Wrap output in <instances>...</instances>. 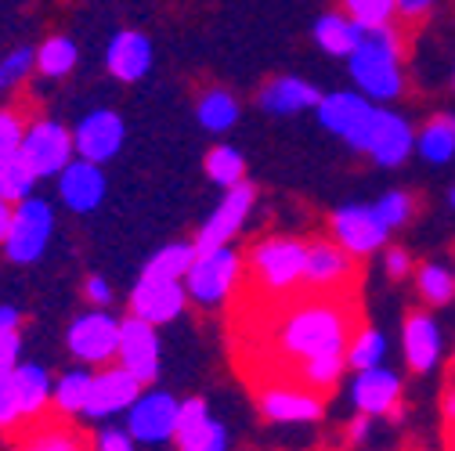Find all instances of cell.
<instances>
[{"instance_id": "cell-25", "label": "cell", "mask_w": 455, "mask_h": 451, "mask_svg": "<svg viewBox=\"0 0 455 451\" xmlns=\"http://www.w3.org/2000/svg\"><path fill=\"white\" fill-rule=\"evenodd\" d=\"M358 36H362V26L347 12H332V15H322L315 22V44L325 54H332V59H347L358 44Z\"/></svg>"}, {"instance_id": "cell-24", "label": "cell", "mask_w": 455, "mask_h": 451, "mask_svg": "<svg viewBox=\"0 0 455 451\" xmlns=\"http://www.w3.org/2000/svg\"><path fill=\"white\" fill-rule=\"evenodd\" d=\"M12 386H15V401H19V412L22 419H40L47 408H51V376L44 365H22L12 372Z\"/></svg>"}, {"instance_id": "cell-4", "label": "cell", "mask_w": 455, "mask_h": 451, "mask_svg": "<svg viewBox=\"0 0 455 451\" xmlns=\"http://www.w3.org/2000/svg\"><path fill=\"white\" fill-rule=\"evenodd\" d=\"M315 112H318V123L329 134L344 138L355 152H369L372 116H376L372 98H365L362 91H336V94H322Z\"/></svg>"}, {"instance_id": "cell-30", "label": "cell", "mask_w": 455, "mask_h": 451, "mask_svg": "<svg viewBox=\"0 0 455 451\" xmlns=\"http://www.w3.org/2000/svg\"><path fill=\"white\" fill-rule=\"evenodd\" d=\"M196 116L206 131L213 134H224V131H232L235 120H239V101L228 94V91H210L199 98V108H196Z\"/></svg>"}, {"instance_id": "cell-23", "label": "cell", "mask_w": 455, "mask_h": 451, "mask_svg": "<svg viewBox=\"0 0 455 451\" xmlns=\"http://www.w3.org/2000/svg\"><path fill=\"white\" fill-rule=\"evenodd\" d=\"M318 101H322V91L300 76H278L257 98V105L267 112V116H293V112L315 108Z\"/></svg>"}, {"instance_id": "cell-6", "label": "cell", "mask_w": 455, "mask_h": 451, "mask_svg": "<svg viewBox=\"0 0 455 451\" xmlns=\"http://www.w3.org/2000/svg\"><path fill=\"white\" fill-rule=\"evenodd\" d=\"M51 232H54V210L51 202L29 195L22 202H15V213H12V228H8V239H4V253L12 264H36L51 242Z\"/></svg>"}, {"instance_id": "cell-16", "label": "cell", "mask_w": 455, "mask_h": 451, "mask_svg": "<svg viewBox=\"0 0 455 451\" xmlns=\"http://www.w3.org/2000/svg\"><path fill=\"white\" fill-rule=\"evenodd\" d=\"M355 253H347L336 239L332 242H311L304 257V281L315 293H336L355 278Z\"/></svg>"}, {"instance_id": "cell-52", "label": "cell", "mask_w": 455, "mask_h": 451, "mask_svg": "<svg viewBox=\"0 0 455 451\" xmlns=\"http://www.w3.org/2000/svg\"><path fill=\"white\" fill-rule=\"evenodd\" d=\"M19 321H22V314H19L12 304L0 307V328H19Z\"/></svg>"}, {"instance_id": "cell-46", "label": "cell", "mask_w": 455, "mask_h": 451, "mask_svg": "<svg viewBox=\"0 0 455 451\" xmlns=\"http://www.w3.org/2000/svg\"><path fill=\"white\" fill-rule=\"evenodd\" d=\"M383 264H387V274L390 278H409V271H412V257H409V249H402V246H390L387 249V257H383Z\"/></svg>"}, {"instance_id": "cell-26", "label": "cell", "mask_w": 455, "mask_h": 451, "mask_svg": "<svg viewBox=\"0 0 455 451\" xmlns=\"http://www.w3.org/2000/svg\"><path fill=\"white\" fill-rule=\"evenodd\" d=\"M91 379H94V372H87V368H73V372H66L59 383H54L51 408L59 412V415H69V419L84 415L87 398H91Z\"/></svg>"}, {"instance_id": "cell-38", "label": "cell", "mask_w": 455, "mask_h": 451, "mask_svg": "<svg viewBox=\"0 0 455 451\" xmlns=\"http://www.w3.org/2000/svg\"><path fill=\"white\" fill-rule=\"evenodd\" d=\"M36 69V51L33 47H15L4 62H0V91H12L26 83V76Z\"/></svg>"}, {"instance_id": "cell-48", "label": "cell", "mask_w": 455, "mask_h": 451, "mask_svg": "<svg viewBox=\"0 0 455 451\" xmlns=\"http://www.w3.org/2000/svg\"><path fill=\"white\" fill-rule=\"evenodd\" d=\"M430 8H434V0H397V15H402V19H409V22L423 19Z\"/></svg>"}, {"instance_id": "cell-43", "label": "cell", "mask_w": 455, "mask_h": 451, "mask_svg": "<svg viewBox=\"0 0 455 451\" xmlns=\"http://www.w3.org/2000/svg\"><path fill=\"white\" fill-rule=\"evenodd\" d=\"M19 354H22L19 328H0V379H8L19 368Z\"/></svg>"}, {"instance_id": "cell-45", "label": "cell", "mask_w": 455, "mask_h": 451, "mask_svg": "<svg viewBox=\"0 0 455 451\" xmlns=\"http://www.w3.org/2000/svg\"><path fill=\"white\" fill-rule=\"evenodd\" d=\"M138 440L131 437V430H120V426H105V430H98V440H94V447H101V451H131Z\"/></svg>"}, {"instance_id": "cell-36", "label": "cell", "mask_w": 455, "mask_h": 451, "mask_svg": "<svg viewBox=\"0 0 455 451\" xmlns=\"http://www.w3.org/2000/svg\"><path fill=\"white\" fill-rule=\"evenodd\" d=\"M372 210L390 232H397V228H405V224L412 220L416 202H412L409 192H387V195H379V202H372Z\"/></svg>"}, {"instance_id": "cell-34", "label": "cell", "mask_w": 455, "mask_h": 451, "mask_svg": "<svg viewBox=\"0 0 455 451\" xmlns=\"http://www.w3.org/2000/svg\"><path fill=\"white\" fill-rule=\"evenodd\" d=\"M344 368H347L344 351H336V354H315V358L300 361V383H307L311 390H329V386L339 383Z\"/></svg>"}, {"instance_id": "cell-41", "label": "cell", "mask_w": 455, "mask_h": 451, "mask_svg": "<svg viewBox=\"0 0 455 451\" xmlns=\"http://www.w3.org/2000/svg\"><path fill=\"white\" fill-rule=\"evenodd\" d=\"M228 447V430H224V423H217V419H206L185 444H181V451H224Z\"/></svg>"}, {"instance_id": "cell-53", "label": "cell", "mask_w": 455, "mask_h": 451, "mask_svg": "<svg viewBox=\"0 0 455 451\" xmlns=\"http://www.w3.org/2000/svg\"><path fill=\"white\" fill-rule=\"evenodd\" d=\"M448 199H451V210H455V188H451V192H448Z\"/></svg>"}, {"instance_id": "cell-9", "label": "cell", "mask_w": 455, "mask_h": 451, "mask_svg": "<svg viewBox=\"0 0 455 451\" xmlns=\"http://www.w3.org/2000/svg\"><path fill=\"white\" fill-rule=\"evenodd\" d=\"M253 199H257V188L250 181H239L235 188H224V199L220 206L206 217V224L196 235V253H206V249H217V246H228L239 232L253 210Z\"/></svg>"}, {"instance_id": "cell-12", "label": "cell", "mask_w": 455, "mask_h": 451, "mask_svg": "<svg viewBox=\"0 0 455 451\" xmlns=\"http://www.w3.org/2000/svg\"><path fill=\"white\" fill-rule=\"evenodd\" d=\"M174 426H178V401L170 398L166 390H152L127 408V430L138 444H166L174 440Z\"/></svg>"}, {"instance_id": "cell-27", "label": "cell", "mask_w": 455, "mask_h": 451, "mask_svg": "<svg viewBox=\"0 0 455 451\" xmlns=\"http://www.w3.org/2000/svg\"><path fill=\"white\" fill-rule=\"evenodd\" d=\"M416 152L434 166H444L448 159H455V127H451V120L448 116H434L416 134Z\"/></svg>"}, {"instance_id": "cell-17", "label": "cell", "mask_w": 455, "mask_h": 451, "mask_svg": "<svg viewBox=\"0 0 455 451\" xmlns=\"http://www.w3.org/2000/svg\"><path fill=\"white\" fill-rule=\"evenodd\" d=\"M351 401L358 412L379 419V415H397V401H402V376L383 368V365H372V368H362L351 383Z\"/></svg>"}, {"instance_id": "cell-22", "label": "cell", "mask_w": 455, "mask_h": 451, "mask_svg": "<svg viewBox=\"0 0 455 451\" xmlns=\"http://www.w3.org/2000/svg\"><path fill=\"white\" fill-rule=\"evenodd\" d=\"M260 412L271 423H315L322 419V398L311 390H293V386H271L260 393Z\"/></svg>"}, {"instance_id": "cell-1", "label": "cell", "mask_w": 455, "mask_h": 451, "mask_svg": "<svg viewBox=\"0 0 455 451\" xmlns=\"http://www.w3.org/2000/svg\"><path fill=\"white\" fill-rule=\"evenodd\" d=\"M351 344V318L336 300H311L290 311L278 325L275 347L286 361H307L315 354H336Z\"/></svg>"}, {"instance_id": "cell-56", "label": "cell", "mask_w": 455, "mask_h": 451, "mask_svg": "<svg viewBox=\"0 0 455 451\" xmlns=\"http://www.w3.org/2000/svg\"><path fill=\"white\" fill-rule=\"evenodd\" d=\"M448 120H451V127H455V116H448Z\"/></svg>"}, {"instance_id": "cell-37", "label": "cell", "mask_w": 455, "mask_h": 451, "mask_svg": "<svg viewBox=\"0 0 455 451\" xmlns=\"http://www.w3.org/2000/svg\"><path fill=\"white\" fill-rule=\"evenodd\" d=\"M344 12L358 26H390L397 15V0H344Z\"/></svg>"}, {"instance_id": "cell-5", "label": "cell", "mask_w": 455, "mask_h": 451, "mask_svg": "<svg viewBox=\"0 0 455 451\" xmlns=\"http://www.w3.org/2000/svg\"><path fill=\"white\" fill-rule=\"evenodd\" d=\"M304 257L307 246L297 239H264L253 246V274H257V286L271 297L290 293L293 286L304 281Z\"/></svg>"}, {"instance_id": "cell-10", "label": "cell", "mask_w": 455, "mask_h": 451, "mask_svg": "<svg viewBox=\"0 0 455 451\" xmlns=\"http://www.w3.org/2000/svg\"><path fill=\"white\" fill-rule=\"evenodd\" d=\"M141 379L134 372H127L120 361L108 365L101 372H94L91 379V398H87V408L84 415L87 419H112V415H127V408L141 398Z\"/></svg>"}, {"instance_id": "cell-14", "label": "cell", "mask_w": 455, "mask_h": 451, "mask_svg": "<svg viewBox=\"0 0 455 451\" xmlns=\"http://www.w3.org/2000/svg\"><path fill=\"white\" fill-rule=\"evenodd\" d=\"M185 304H188L185 281H170V278L141 274L134 293H131V314H138L152 325H170L174 318H181Z\"/></svg>"}, {"instance_id": "cell-20", "label": "cell", "mask_w": 455, "mask_h": 451, "mask_svg": "<svg viewBox=\"0 0 455 451\" xmlns=\"http://www.w3.org/2000/svg\"><path fill=\"white\" fill-rule=\"evenodd\" d=\"M105 69L120 83H138L152 69V44L138 29H120L105 47Z\"/></svg>"}, {"instance_id": "cell-44", "label": "cell", "mask_w": 455, "mask_h": 451, "mask_svg": "<svg viewBox=\"0 0 455 451\" xmlns=\"http://www.w3.org/2000/svg\"><path fill=\"white\" fill-rule=\"evenodd\" d=\"M19 419H22V412H19V401H15L12 376H8V379H0V430H12Z\"/></svg>"}, {"instance_id": "cell-8", "label": "cell", "mask_w": 455, "mask_h": 451, "mask_svg": "<svg viewBox=\"0 0 455 451\" xmlns=\"http://www.w3.org/2000/svg\"><path fill=\"white\" fill-rule=\"evenodd\" d=\"M69 351L84 365H108L116 361L120 351V318H112L108 311H87L69 325L66 336Z\"/></svg>"}, {"instance_id": "cell-55", "label": "cell", "mask_w": 455, "mask_h": 451, "mask_svg": "<svg viewBox=\"0 0 455 451\" xmlns=\"http://www.w3.org/2000/svg\"><path fill=\"white\" fill-rule=\"evenodd\" d=\"M451 87H455V69H451Z\"/></svg>"}, {"instance_id": "cell-54", "label": "cell", "mask_w": 455, "mask_h": 451, "mask_svg": "<svg viewBox=\"0 0 455 451\" xmlns=\"http://www.w3.org/2000/svg\"><path fill=\"white\" fill-rule=\"evenodd\" d=\"M448 444H451V447H455V426H451V437H448Z\"/></svg>"}, {"instance_id": "cell-29", "label": "cell", "mask_w": 455, "mask_h": 451, "mask_svg": "<svg viewBox=\"0 0 455 451\" xmlns=\"http://www.w3.org/2000/svg\"><path fill=\"white\" fill-rule=\"evenodd\" d=\"M192 260H196V242H170V246H163V249L145 264L141 274H148V278H170V281H185Z\"/></svg>"}, {"instance_id": "cell-42", "label": "cell", "mask_w": 455, "mask_h": 451, "mask_svg": "<svg viewBox=\"0 0 455 451\" xmlns=\"http://www.w3.org/2000/svg\"><path fill=\"white\" fill-rule=\"evenodd\" d=\"M22 138H26V127L15 112H0V159L4 155H19L22 152Z\"/></svg>"}, {"instance_id": "cell-21", "label": "cell", "mask_w": 455, "mask_h": 451, "mask_svg": "<svg viewBox=\"0 0 455 451\" xmlns=\"http://www.w3.org/2000/svg\"><path fill=\"white\" fill-rule=\"evenodd\" d=\"M402 347H405V365L419 376H427L437 358H441V328L427 311H412L402 328Z\"/></svg>"}, {"instance_id": "cell-39", "label": "cell", "mask_w": 455, "mask_h": 451, "mask_svg": "<svg viewBox=\"0 0 455 451\" xmlns=\"http://www.w3.org/2000/svg\"><path fill=\"white\" fill-rule=\"evenodd\" d=\"M22 444L26 447H40V451H76V447H84V440L73 430H66V426H40Z\"/></svg>"}, {"instance_id": "cell-49", "label": "cell", "mask_w": 455, "mask_h": 451, "mask_svg": "<svg viewBox=\"0 0 455 451\" xmlns=\"http://www.w3.org/2000/svg\"><path fill=\"white\" fill-rule=\"evenodd\" d=\"M369 430H372V415H365V412H358V419L347 426V433H351V444H362L365 437H369Z\"/></svg>"}, {"instance_id": "cell-47", "label": "cell", "mask_w": 455, "mask_h": 451, "mask_svg": "<svg viewBox=\"0 0 455 451\" xmlns=\"http://www.w3.org/2000/svg\"><path fill=\"white\" fill-rule=\"evenodd\" d=\"M87 300L94 304V307H108L112 304V289H108V281L105 278H87Z\"/></svg>"}, {"instance_id": "cell-28", "label": "cell", "mask_w": 455, "mask_h": 451, "mask_svg": "<svg viewBox=\"0 0 455 451\" xmlns=\"http://www.w3.org/2000/svg\"><path fill=\"white\" fill-rule=\"evenodd\" d=\"M76 59H80V51L69 36H51L36 47V69L47 76V80H62L76 69Z\"/></svg>"}, {"instance_id": "cell-13", "label": "cell", "mask_w": 455, "mask_h": 451, "mask_svg": "<svg viewBox=\"0 0 455 451\" xmlns=\"http://www.w3.org/2000/svg\"><path fill=\"white\" fill-rule=\"evenodd\" d=\"M124 138H127V127H124V120H120L112 108H94V112H87V116L76 123V131H73L76 155H80V159H91V162L116 159L120 148H124Z\"/></svg>"}, {"instance_id": "cell-32", "label": "cell", "mask_w": 455, "mask_h": 451, "mask_svg": "<svg viewBox=\"0 0 455 451\" xmlns=\"http://www.w3.org/2000/svg\"><path fill=\"white\" fill-rule=\"evenodd\" d=\"M36 181L40 178L29 170V162L22 155H4V159H0V199L22 202V199L33 195Z\"/></svg>"}, {"instance_id": "cell-35", "label": "cell", "mask_w": 455, "mask_h": 451, "mask_svg": "<svg viewBox=\"0 0 455 451\" xmlns=\"http://www.w3.org/2000/svg\"><path fill=\"white\" fill-rule=\"evenodd\" d=\"M383 354H387V336L376 332V328H362L355 340L347 344V351H344L347 368H355V372L372 368V365H383Z\"/></svg>"}, {"instance_id": "cell-2", "label": "cell", "mask_w": 455, "mask_h": 451, "mask_svg": "<svg viewBox=\"0 0 455 451\" xmlns=\"http://www.w3.org/2000/svg\"><path fill=\"white\" fill-rule=\"evenodd\" d=\"M347 69L365 98L394 101L405 91L402 40H397V33L390 26H362V36H358L355 51L347 54Z\"/></svg>"}, {"instance_id": "cell-51", "label": "cell", "mask_w": 455, "mask_h": 451, "mask_svg": "<svg viewBox=\"0 0 455 451\" xmlns=\"http://www.w3.org/2000/svg\"><path fill=\"white\" fill-rule=\"evenodd\" d=\"M441 415H444V423H448V426H455V386H451V390H444Z\"/></svg>"}, {"instance_id": "cell-7", "label": "cell", "mask_w": 455, "mask_h": 451, "mask_svg": "<svg viewBox=\"0 0 455 451\" xmlns=\"http://www.w3.org/2000/svg\"><path fill=\"white\" fill-rule=\"evenodd\" d=\"M29 170L36 178H59L66 166L76 159V145H73V131H66L54 120H36L26 127L22 138V152H19Z\"/></svg>"}, {"instance_id": "cell-15", "label": "cell", "mask_w": 455, "mask_h": 451, "mask_svg": "<svg viewBox=\"0 0 455 451\" xmlns=\"http://www.w3.org/2000/svg\"><path fill=\"white\" fill-rule=\"evenodd\" d=\"M116 361L134 372L141 383H152L159 376V336H156V325L131 314L120 321V351H116Z\"/></svg>"}, {"instance_id": "cell-11", "label": "cell", "mask_w": 455, "mask_h": 451, "mask_svg": "<svg viewBox=\"0 0 455 451\" xmlns=\"http://www.w3.org/2000/svg\"><path fill=\"white\" fill-rule=\"evenodd\" d=\"M329 232H332V239H336L339 246H344L347 253H355V257L376 253V249L387 242V235H390V228L376 217V210H372V206H362V202L339 206V210L329 217Z\"/></svg>"}, {"instance_id": "cell-3", "label": "cell", "mask_w": 455, "mask_h": 451, "mask_svg": "<svg viewBox=\"0 0 455 451\" xmlns=\"http://www.w3.org/2000/svg\"><path fill=\"white\" fill-rule=\"evenodd\" d=\"M243 274V260L232 246H217L206 253H196L188 274H185V293L199 307H217L232 297L235 281Z\"/></svg>"}, {"instance_id": "cell-18", "label": "cell", "mask_w": 455, "mask_h": 451, "mask_svg": "<svg viewBox=\"0 0 455 451\" xmlns=\"http://www.w3.org/2000/svg\"><path fill=\"white\" fill-rule=\"evenodd\" d=\"M108 192V181L101 174V162H91V159H73L66 170L59 174V199L66 202V210L73 213H91L101 206Z\"/></svg>"}, {"instance_id": "cell-40", "label": "cell", "mask_w": 455, "mask_h": 451, "mask_svg": "<svg viewBox=\"0 0 455 451\" xmlns=\"http://www.w3.org/2000/svg\"><path fill=\"white\" fill-rule=\"evenodd\" d=\"M210 419V408L203 398H188V401H178V426H174V444L181 447L203 423Z\"/></svg>"}, {"instance_id": "cell-31", "label": "cell", "mask_w": 455, "mask_h": 451, "mask_svg": "<svg viewBox=\"0 0 455 451\" xmlns=\"http://www.w3.org/2000/svg\"><path fill=\"white\" fill-rule=\"evenodd\" d=\"M206 178L217 185V188H235L239 181H246V159L232 148V145H217L210 148L206 155Z\"/></svg>"}, {"instance_id": "cell-50", "label": "cell", "mask_w": 455, "mask_h": 451, "mask_svg": "<svg viewBox=\"0 0 455 451\" xmlns=\"http://www.w3.org/2000/svg\"><path fill=\"white\" fill-rule=\"evenodd\" d=\"M12 213H15V202L0 199V246H4V239H8V228H12Z\"/></svg>"}, {"instance_id": "cell-33", "label": "cell", "mask_w": 455, "mask_h": 451, "mask_svg": "<svg viewBox=\"0 0 455 451\" xmlns=\"http://www.w3.org/2000/svg\"><path fill=\"white\" fill-rule=\"evenodd\" d=\"M416 289L430 307H444L455 297V274L444 264H423L416 271Z\"/></svg>"}, {"instance_id": "cell-19", "label": "cell", "mask_w": 455, "mask_h": 451, "mask_svg": "<svg viewBox=\"0 0 455 451\" xmlns=\"http://www.w3.org/2000/svg\"><path fill=\"white\" fill-rule=\"evenodd\" d=\"M416 148V134L405 116L387 108H376L372 116V138H369V155L379 166H402Z\"/></svg>"}]
</instances>
